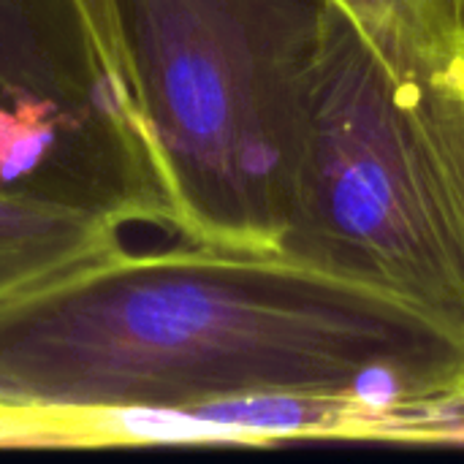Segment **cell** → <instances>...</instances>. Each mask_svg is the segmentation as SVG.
<instances>
[{"label":"cell","instance_id":"2","mask_svg":"<svg viewBox=\"0 0 464 464\" xmlns=\"http://www.w3.org/2000/svg\"><path fill=\"white\" fill-rule=\"evenodd\" d=\"M277 256L383 299L464 353V60L400 73L326 0Z\"/></svg>","mask_w":464,"mask_h":464},{"label":"cell","instance_id":"8","mask_svg":"<svg viewBox=\"0 0 464 464\" xmlns=\"http://www.w3.org/2000/svg\"><path fill=\"white\" fill-rule=\"evenodd\" d=\"M65 8L73 19L92 79L111 101L117 114L128 122V128L152 152L150 133L141 117L139 84L125 41V27L120 16V0H65Z\"/></svg>","mask_w":464,"mask_h":464},{"label":"cell","instance_id":"3","mask_svg":"<svg viewBox=\"0 0 464 464\" xmlns=\"http://www.w3.org/2000/svg\"><path fill=\"white\" fill-rule=\"evenodd\" d=\"M326 0H120L160 188L188 242L277 253Z\"/></svg>","mask_w":464,"mask_h":464},{"label":"cell","instance_id":"9","mask_svg":"<svg viewBox=\"0 0 464 464\" xmlns=\"http://www.w3.org/2000/svg\"><path fill=\"white\" fill-rule=\"evenodd\" d=\"M397 443L413 446H464V397L443 394L421 400L400 413Z\"/></svg>","mask_w":464,"mask_h":464},{"label":"cell","instance_id":"4","mask_svg":"<svg viewBox=\"0 0 464 464\" xmlns=\"http://www.w3.org/2000/svg\"><path fill=\"white\" fill-rule=\"evenodd\" d=\"M0 179L160 201L152 155L92 79L65 0H0Z\"/></svg>","mask_w":464,"mask_h":464},{"label":"cell","instance_id":"7","mask_svg":"<svg viewBox=\"0 0 464 464\" xmlns=\"http://www.w3.org/2000/svg\"><path fill=\"white\" fill-rule=\"evenodd\" d=\"M204 419L258 435L266 446L283 440H375L392 443L394 408H378L353 394L266 392L223 400L193 411Z\"/></svg>","mask_w":464,"mask_h":464},{"label":"cell","instance_id":"10","mask_svg":"<svg viewBox=\"0 0 464 464\" xmlns=\"http://www.w3.org/2000/svg\"><path fill=\"white\" fill-rule=\"evenodd\" d=\"M449 394H462L464 397V353H462V364H459V372H457L454 386H451V392H449Z\"/></svg>","mask_w":464,"mask_h":464},{"label":"cell","instance_id":"11","mask_svg":"<svg viewBox=\"0 0 464 464\" xmlns=\"http://www.w3.org/2000/svg\"><path fill=\"white\" fill-rule=\"evenodd\" d=\"M459 30H462V60H464V0H459Z\"/></svg>","mask_w":464,"mask_h":464},{"label":"cell","instance_id":"5","mask_svg":"<svg viewBox=\"0 0 464 464\" xmlns=\"http://www.w3.org/2000/svg\"><path fill=\"white\" fill-rule=\"evenodd\" d=\"M130 226L158 220L130 198L0 179V302L125 253Z\"/></svg>","mask_w":464,"mask_h":464},{"label":"cell","instance_id":"6","mask_svg":"<svg viewBox=\"0 0 464 464\" xmlns=\"http://www.w3.org/2000/svg\"><path fill=\"white\" fill-rule=\"evenodd\" d=\"M177 446L266 449V443L231 424L193 411L90 408L27 400H0L3 451H128Z\"/></svg>","mask_w":464,"mask_h":464},{"label":"cell","instance_id":"1","mask_svg":"<svg viewBox=\"0 0 464 464\" xmlns=\"http://www.w3.org/2000/svg\"><path fill=\"white\" fill-rule=\"evenodd\" d=\"M462 348L296 266L179 239L0 302V400L198 411L266 394L400 408L449 394Z\"/></svg>","mask_w":464,"mask_h":464}]
</instances>
